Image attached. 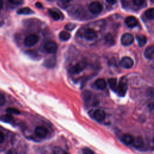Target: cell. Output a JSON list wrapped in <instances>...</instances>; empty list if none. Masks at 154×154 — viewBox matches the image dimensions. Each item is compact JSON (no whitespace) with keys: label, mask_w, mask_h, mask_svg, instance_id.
<instances>
[{"label":"cell","mask_w":154,"mask_h":154,"mask_svg":"<svg viewBox=\"0 0 154 154\" xmlns=\"http://www.w3.org/2000/svg\"><path fill=\"white\" fill-rule=\"evenodd\" d=\"M88 9L91 13L97 14L100 13L102 11L103 6L99 1H95L90 4L88 6Z\"/></svg>","instance_id":"1"},{"label":"cell","mask_w":154,"mask_h":154,"mask_svg":"<svg viewBox=\"0 0 154 154\" xmlns=\"http://www.w3.org/2000/svg\"><path fill=\"white\" fill-rule=\"evenodd\" d=\"M86 66H87L86 60H81L71 67L70 72L72 73H73V74L79 73L81 72L85 68Z\"/></svg>","instance_id":"2"},{"label":"cell","mask_w":154,"mask_h":154,"mask_svg":"<svg viewBox=\"0 0 154 154\" xmlns=\"http://www.w3.org/2000/svg\"><path fill=\"white\" fill-rule=\"evenodd\" d=\"M38 36L35 34H31L26 36L24 40V45L28 47L35 45L38 41Z\"/></svg>","instance_id":"3"},{"label":"cell","mask_w":154,"mask_h":154,"mask_svg":"<svg viewBox=\"0 0 154 154\" xmlns=\"http://www.w3.org/2000/svg\"><path fill=\"white\" fill-rule=\"evenodd\" d=\"M82 35L86 40H92L96 37L97 33L93 28H88L84 29L82 33Z\"/></svg>","instance_id":"4"},{"label":"cell","mask_w":154,"mask_h":154,"mask_svg":"<svg viewBox=\"0 0 154 154\" xmlns=\"http://www.w3.org/2000/svg\"><path fill=\"white\" fill-rule=\"evenodd\" d=\"M127 89H128V85L126 82L122 80L121 81H120L119 84H118L116 93L119 96L123 97L126 94Z\"/></svg>","instance_id":"5"},{"label":"cell","mask_w":154,"mask_h":154,"mask_svg":"<svg viewBox=\"0 0 154 154\" xmlns=\"http://www.w3.org/2000/svg\"><path fill=\"white\" fill-rule=\"evenodd\" d=\"M120 65L124 69H130L134 65V61L129 57H124L120 60Z\"/></svg>","instance_id":"6"},{"label":"cell","mask_w":154,"mask_h":154,"mask_svg":"<svg viewBox=\"0 0 154 154\" xmlns=\"http://www.w3.org/2000/svg\"><path fill=\"white\" fill-rule=\"evenodd\" d=\"M44 49L49 54H55L58 49V46L54 42H48L45 43Z\"/></svg>","instance_id":"7"},{"label":"cell","mask_w":154,"mask_h":154,"mask_svg":"<svg viewBox=\"0 0 154 154\" xmlns=\"http://www.w3.org/2000/svg\"><path fill=\"white\" fill-rule=\"evenodd\" d=\"M120 41L123 45L129 46L133 43L134 37L129 33H125L122 35Z\"/></svg>","instance_id":"8"},{"label":"cell","mask_w":154,"mask_h":154,"mask_svg":"<svg viewBox=\"0 0 154 154\" xmlns=\"http://www.w3.org/2000/svg\"><path fill=\"white\" fill-rule=\"evenodd\" d=\"M93 117L97 122H102L105 118V112L102 109H96L93 113Z\"/></svg>","instance_id":"9"},{"label":"cell","mask_w":154,"mask_h":154,"mask_svg":"<svg viewBox=\"0 0 154 154\" xmlns=\"http://www.w3.org/2000/svg\"><path fill=\"white\" fill-rule=\"evenodd\" d=\"M34 133L39 138H45L48 134V130L43 126H37L35 128Z\"/></svg>","instance_id":"10"},{"label":"cell","mask_w":154,"mask_h":154,"mask_svg":"<svg viewBox=\"0 0 154 154\" xmlns=\"http://www.w3.org/2000/svg\"><path fill=\"white\" fill-rule=\"evenodd\" d=\"M125 22L126 25L129 28L134 27V26H137L138 23V20L137 19L136 17H135L134 16L127 17L125 20Z\"/></svg>","instance_id":"11"},{"label":"cell","mask_w":154,"mask_h":154,"mask_svg":"<svg viewBox=\"0 0 154 154\" xmlns=\"http://www.w3.org/2000/svg\"><path fill=\"white\" fill-rule=\"evenodd\" d=\"M144 57L149 60L154 58V46H149L147 47L144 52Z\"/></svg>","instance_id":"12"},{"label":"cell","mask_w":154,"mask_h":154,"mask_svg":"<svg viewBox=\"0 0 154 154\" xmlns=\"http://www.w3.org/2000/svg\"><path fill=\"white\" fill-rule=\"evenodd\" d=\"M95 87L99 90H104L106 87V83L104 79L103 78H99L96 79L94 82Z\"/></svg>","instance_id":"13"},{"label":"cell","mask_w":154,"mask_h":154,"mask_svg":"<svg viewBox=\"0 0 154 154\" xmlns=\"http://www.w3.org/2000/svg\"><path fill=\"white\" fill-rule=\"evenodd\" d=\"M134 138L132 135L130 134H125L122 136L121 137V141L123 143H124L126 145H129L133 143Z\"/></svg>","instance_id":"14"},{"label":"cell","mask_w":154,"mask_h":154,"mask_svg":"<svg viewBox=\"0 0 154 154\" xmlns=\"http://www.w3.org/2000/svg\"><path fill=\"white\" fill-rule=\"evenodd\" d=\"M108 84L109 85V87L111 88V89L116 92L117 89V87H118V84H117V79L115 78H111L108 79Z\"/></svg>","instance_id":"15"},{"label":"cell","mask_w":154,"mask_h":154,"mask_svg":"<svg viewBox=\"0 0 154 154\" xmlns=\"http://www.w3.org/2000/svg\"><path fill=\"white\" fill-rule=\"evenodd\" d=\"M136 39L137 41V43L138 44V45L140 47H142L143 46H144L147 42V38L145 35H142V34H140V35H137L136 36Z\"/></svg>","instance_id":"16"},{"label":"cell","mask_w":154,"mask_h":154,"mask_svg":"<svg viewBox=\"0 0 154 154\" xmlns=\"http://www.w3.org/2000/svg\"><path fill=\"white\" fill-rule=\"evenodd\" d=\"M0 120L5 123H12L14 122V118L10 114L2 115L0 117Z\"/></svg>","instance_id":"17"},{"label":"cell","mask_w":154,"mask_h":154,"mask_svg":"<svg viewBox=\"0 0 154 154\" xmlns=\"http://www.w3.org/2000/svg\"><path fill=\"white\" fill-rule=\"evenodd\" d=\"M56 63V59L54 57H51L45 61V66L49 68H52L55 66Z\"/></svg>","instance_id":"18"},{"label":"cell","mask_w":154,"mask_h":154,"mask_svg":"<svg viewBox=\"0 0 154 154\" xmlns=\"http://www.w3.org/2000/svg\"><path fill=\"white\" fill-rule=\"evenodd\" d=\"M105 41L106 44H108L109 45H111V46L114 45V43H115L114 38L113 36L112 35V34H110V33H108L107 34L105 35Z\"/></svg>","instance_id":"19"},{"label":"cell","mask_w":154,"mask_h":154,"mask_svg":"<svg viewBox=\"0 0 154 154\" xmlns=\"http://www.w3.org/2000/svg\"><path fill=\"white\" fill-rule=\"evenodd\" d=\"M33 12V11L29 7H23L19 8L17 13L19 14H31Z\"/></svg>","instance_id":"20"},{"label":"cell","mask_w":154,"mask_h":154,"mask_svg":"<svg viewBox=\"0 0 154 154\" xmlns=\"http://www.w3.org/2000/svg\"><path fill=\"white\" fill-rule=\"evenodd\" d=\"M59 38L62 41H67L70 38V34L67 31H63L60 33Z\"/></svg>","instance_id":"21"},{"label":"cell","mask_w":154,"mask_h":154,"mask_svg":"<svg viewBox=\"0 0 154 154\" xmlns=\"http://www.w3.org/2000/svg\"><path fill=\"white\" fill-rule=\"evenodd\" d=\"M48 13L54 20H58L60 19V15L57 11L49 9L48 10Z\"/></svg>","instance_id":"22"},{"label":"cell","mask_w":154,"mask_h":154,"mask_svg":"<svg viewBox=\"0 0 154 154\" xmlns=\"http://www.w3.org/2000/svg\"><path fill=\"white\" fill-rule=\"evenodd\" d=\"M132 143L134 144V146L135 147H136L137 148H139V147H141L143 146V140L141 137H137L135 139H134Z\"/></svg>","instance_id":"23"},{"label":"cell","mask_w":154,"mask_h":154,"mask_svg":"<svg viewBox=\"0 0 154 154\" xmlns=\"http://www.w3.org/2000/svg\"><path fill=\"white\" fill-rule=\"evenodd\" d=\"M145 16L150 20L154 19V8H151L147 10L145 12Z\"/></svg>","instance_id":"24"},{"label":"cell","mask_w":154,"mask_h":154,"mask_svg":"<svg viewBox=\"0 0 154 154\" xmlns=\"http://www.w3.org/2000/svg\"><path fill=\"white\" fill-rule=\"evenodd\" d=\"M54 154H70L60 147H55L53 149Z\"/></svg>","instance_id":"25"},{"label":"cell","mask_w":154,"mask_h":154,"mask_svg":"<svg viewBox=\"0 0 154 154\" xmlns=\"http://www.w3.org/2000/svg\"><path fill=\"white\" fill-rule=\"evenodd\" d=\"M7 112L10 114H19L20 113V111L16 108H8L6 109Z\"/></svg>","instance_id":"26"},{"label":"cell","mask_w":154,"mask_h":154,"mask_svg":"<svg viewBox=\"0 0 154 154\" xmlns=\"http://www.w3.org/2000/svg\"><path fill=\"white\" fill-rule=\"evenodd\" d=\"M72 0H60L58 4L63 8L67 7Z\"/></svg>","instance_id":"27"},{"label":"cell","mask_w":154,"mask_h":154,"mask_svg":"<svg viewBox=\"0 0 154 154\" xmlns=\"http://www.w3.org/2000/svg\"><path fill=\"white\" fill-rule=\"evenodd\" d=\"M8 2L12 5H19L22 3L23 0H8Z\"/></svg>","instance_id":"28"},{"label":"cell","mask_w":154,"mask_h":154,"mask_svg":"<svg viewBox=\"0 0 154 154\" xmlns=\"http://www.w3.org/2000/svg\"><path fill=\"white\" fill-rule=\"evenodd\" d=\"M75 28V25L73 23H68L65 26V28L66 30L71 31L73 30Z\"/></svg>","instance_id":"29"},{"label":"cell","mask_w":154,"mask_h":154,"mask_svg":"<svg viewBox=\"0 0 154 154\" xmlns=\"http://www.w3.org/2000/svg\"><path fill=\"white\" fill-rule=\"evenodd\" d=\"M82 152L84 154H94V152L93 150H91L90 149L85 147L82 149Z\"/></svg>","instance_id":"30"},{"label":"cell","mask_w":154,"mask_h":154,"mask_svg":"<svg viewBox=\"0 0 154 154\" xmlns=\"http://www.w3.org/2000/svg\"><path fill=\"white\" fill-rule=\"evenodd\" d=\"M132 1L134 5L137 6H140L143 4L144 0H132Z\"/></svg>","instance_id":"31"},{"label":"cell","mask_w":154,"mask_h":154,"mask_svg":"<svg viewBox=\"0 0 154 154\" xmlns=\"http://www.w3.org/2000/svg\"><path fill=\"white\" fill-rule=\"evenodd\" d=\"M5 103V97L0 94V106H2L3 105H4V103Z\"/></svg>","instance_id":"32"},{"label":"cell","mask_w":154,"mask_h":154,"mask_svg":"<svg viewBox=\"0 0 154 154\" xmlns=\"http://www.w3.org/2000/svg\"><path fill=\"white\" fill-rule=\"evenodd\" d=\"M7 154H17V152H16V150H14V149H10V150L7 152Z\"/></svg>","instance_id":"33"},{"label":"cell","mask_w":154,"mask_h":154,"mask_svg":"<svg viewBox=\"0 0 154 154\" xmlns=\"http://www.w3.org/2000/svg\"><path fill=\"white\" fill-rule=\"evenodd\" d=\"M4 140V135L1 131H0V144L2 143Z\"/></svg>","instance_id":"34"},{"label":"cell","mask_w":154,"mask_h":154,"mask_svg":"<svg viewBox=\"0 0 154 154\" xmlns=\"http://www.w3.org/2000/svg\"><path fill=\"white\" fill-rule=\"evenodd\" d=\"M148 107L150 110H154V102L150 103L148 105Z\"/></svg>","instance_id":"35"},{"label":"cell","mask_w":154,"mask_h":154,"mask_svg":"<svg viewBox=\"0 0 154 154\" xmlns=\"http://www.w3.org/2000/svg\"><path fill=\"white\" fill-rule=\"evenodd\" d=\"M35 5L38 7V8H43V5H42V4H41V3H40V2H37L36 4H35Z\"/></svg>","instance_id":"36"},{"label":"cell","mask_w":154,"mask_h":154,"mask_svg":"<svg viewBox=\"0 0 154 154\" xmlns=\"http://www.w3.org/2000/svg\"><path fill=\"white\" fill-rule=\"evenodd\" d=\"M106 1L110 4H114L116 2V0H106Z\"/></svg>","instance_id":"37"},{"label":"cell","mask_w":154,"mask_h":154,"mask_svg":"<svg viewBox=\"0 0 154 154\" xmlns=\"http://www.w3.org/2000/svg\"><path fill=\"white\" fill-rule=\"evenodd\" d=\"M3 6V1L2 0H0V10L2 8Z\"/></svg>","instance_id":"38"},{"label":"cell","mask_w":154,"mask_h":154,"mask_svg":"<svg viewBox=\"0 0 154 154\" xmlns=\"http://www.w3.org/2000/svg\"><path fill=\"white\" fill-rule=\"evenodd\" d=\"M150 1H151V2H152L154 3V0H150Z\"/></svg>","instance_id":"39"},{"label":"cell","mask_w":154,"mask_h":154,"mask_svg":"<svg viewBox=\"0 0 154 154\" xmlns=\"http://www.w3.org/2000/svg\"><path fill=\"white\" fill-rule=\"evenodd\" d=\"M153 143H154V137H153Z\"/></svg>","instance_id":"40"}]
</instances>
